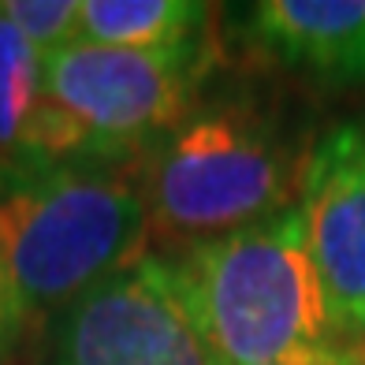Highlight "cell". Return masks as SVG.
Masks as SVG:
<instances>
[{"label": "cell", "mask_w": 365, "mask_h": 365, "mask_svg": "<svg viewBox=\"0 0 365 365\" xmlns=\"http://www.w3.org/2000/svg\"><path fill=\"white\" fill-rule=\"evenodd\" d=\"M23 324H26V317H23V309H19V302H15V294H11L4 264H0V354H8L11 346L19 343Z\"/></svg>", "instance_id": "11"}, {"label": "cell", "mask_w": 365, "mask_h": 365, "mask_svg": "<svg viewBox=\"0 0 365 365\" xmlns=\"http://www.w3.org/2000/svg\"><path fill=\"white\" fill-rule=\"evenodd\" d=\"M41 101V60L0 15V175L26 168L30 127Z\"/></svg>", "instance_id": "9"}, {"label": "cell", "mask_w": 365, "mask_h": 365, "mask_svg": "<svg viewBox=\"0 0 365 365\" xmlns=\"http://www.w3.org/2000/svg\"><path fill=\"white\" fill-rule=\"evenodd\" d=\"M149 235L138 164L68 160L0 175V264L26 321L60 317L145 257Z\"/></svg>", "instance_id": "1"}, {"label": "cell", "mask_w": 365, "mask_h": 365, "mask_svg": "<svg viewBox=\"0 0 365 365\" xmlns=\"http://www.w3.org/2000/svg\"><path fill=\"white\" fill-rule=\"evenodd\" d=\"M0 15L30 41L41 56H53L82 38V4L78 0H4Z\"/></svg>", "instance_id": "10"}, {"label": "cell", "mask_w": 365, "mask_h": 365, "mask_svg": "<svg viewBox=\"0 0 365 365\" xmlns=\"http://www.w3.org/2000/svg\"><path fill=\"white\" fill-rule=\"evenodd\" d=\"M172 261L224 365H264L336 339L298 202L250 227L182 246Z\"/></svg>", "instance_id": "3"}, {"label": "cell", "mask_w": 365, "mask_h": 365, "mask_svg": "<svg viewBox=\"0 0 365 365\" xmlns=\"http://www.w3.org/2000/svg\"><path fill=\"white\" fill-rule=\"evenodd\" d=\"M309 257L336 336H365V120H343L313 142L298 172Z\"/></svg>", "instance_id": "6"}, {"label": "cell", "mask_w": 365, "mask_h": 365, "mask_svg": "<svg viewBox=\"0 0 365 365\" xmlns=\"http://www.w3.org/2000/svg\"><path fill=\"white\" fill-rule=\"evenodd\" d=\"M212 41L179 53H135L75 41L41 56V101L26 168L68 160L138 164L197 108Z\"/></svg>", "instance_id": "2"}, {"label": "cell", "mask_w": 365, "mask_h": 365, "mask_svg": "<svg viewBox=\"0 0 365 365\" xmlns=\"http://www.w3.org/2000/svg\"><path fill=\"white\" fill-rule=\"evenodd\" d=\"M343 365H365V346H343Z\"/></svg>", "instance_id": "13"}, {"label": "cell", "mask_w": 365, "mask_h": 365, "mask_svg": "<svg viewBox=\"0 0 365 365\" xmlns=\"http://www.w3.org/2000/svg\"><path fill=\"white\" fill-rule=\"evenodd\" d=\"M212 8L197 0H82V38L135 53L209 45Z\"/></svg>", "instance_id": "8"}, {"label": "cell", "mask_w": 365, "mask_h": 365, "mask_svg": "<svg viewBox=\"0 0 365 365\" xmlns=\"http://www.w3.org/2000/svg\"><path fill=\"white\" fill-rule=\"evenodd\" d=\"M48 365H224L172 257L145 254L56 317Z\"/></svg>", "instance_id": "5"}, {"label": "cell", "mask_w": 365, "mask_h": 365, "mask_svg": "<svg viewBox=\"0 0 365 365\" xmlns=\"http://www.w3.org/2000/svg\"><path fill=\"white\" fill-rule=\"evenodd\" d=\"M149 227L182 246L227 235L294 205V157L250 101L197 105L138 160Z\"/></svg>", "instance_id": "4"}, {"label": "cell", "mask_w": 365, "mask_h": 365, "mask_svg": "<svg viewBox=\"0 0 365 365\" xmlns=\"http://www.w3.org/2000/svg\"><path fill=\"white\" fill-rule=\"evenodd\" d=\"M242 38L321 86L365 82V0H261L242 11Z\"/></svg>", "instance_id": "7"}, {"label": "cell", "mask_w": 365, "mask_h": 365, "mask_svg": "<svg viewBox=\"0 0 365 365\" xmlns=\"http://www.w3.org/2000/svg\"><path fill=\"white\" fill-rule=\"evenodd\" d=\"M264 365H343V346H317V351H302V354L264 361Z\"/></svg>", "instance_id": "12"}]
</instances>
